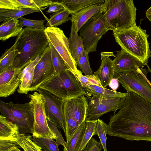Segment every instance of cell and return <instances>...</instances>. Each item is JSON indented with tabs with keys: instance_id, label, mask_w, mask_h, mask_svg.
I'll list each match as a JSON object with an SVG mask.
<instances>
[{
	"instance_id": "1",
	"label": "cell",
	"mask_w": 151,
	"mask_h": 151,
	"mask_svg": "<svg viewBox=\"0 0 151 151\" xmlns=\"http://www.w3.org/2000/svg\"><path fill=\"white\" fill-rule=\"evenodd\" d=\"M122 107L110 116L107 134L130 141H151V103L133 91Z\"/></svg>"
},
{
	"instance_id": "2",
	"label": "cell",
	"mask_w": 151,
	"mask_h": 151,
	"mask_svg": "<svg viewBox=\"0 0 151 151\" xmlns=\"http://www.w3.org/2000/svg\"><path fill=\"white\" fill-rule=\"evenodd\" d=\"M14 44L15 58L12 65L24 68L43 53L49 41L45 30L26 27L17 36Z\"/></svg>"
},
{
	"instance_id": "3",
	"label": "cell",
	"mask_w": 151,
	"mask_h": 151,
	"mask_svg": "<svg viewBox=\"0 0 151 151\" xmlns=\"http://www.w3.org/2000/svg\"><path fill=\"white\" fill-rule=\"evenodd\" d=\"M102 10L108 30L117 32L137 26V9L132 0H106Z\"/></svg>"
},
{
	"instance_id": "4",
	"label": "cell",
	"mask_w": 151,
	"mask_h": 151,
	"mask_svg": "<svg viewBox=\"0 0 151 151\" xmlns=\"http://www.w3.org/2000/svg\"><path fill=\"white\" fill-rule=\"evenodd\" d=\"M115 40L122 49L147 65L151 50L147 40L149 35L140 26L116 32H113Z\"/></svg>"
},
{
	"instance_id": "5",
	"label": "cell",
	"mask_w": 151,
	"mask_h": 151,
	"mask_svg": "<svg viewBox=\"0 0 151 151\" xmlns=\"http://www.w3.org/2000/svg\"><path fill=\"white\" fill-rule=\"evenodd\" d=\"M39 88L47 91L64 101L81 96H91L81 85L75 75L69 69L54 76Z\"/></svg>"
},
{
	"instance_id": "6",
	"label": "cell",
	"mask_w": 151,
	"mask_h": 151,
	"mask_svg": "<svg viewBox=\"0 0 151 151\" xmlns=\"http://www.w3.org/2000/svg\"><path fill=\"white\" fill-rule=\"evenodd\" d=\"M1 115L16 124L19 134L33 132L34 118L29 102L15 104L0 101Z\"/></svg>"
},
{
	"instance_id": "7",
	"label": "cell",
	"mask_w": 151,
	"mask_h": 151,
	"mask_svg": "<svg viewBox=\"0 0 151 151\" xmlns=\"http://www.w3.org/2000/svg\"><path fill=\"white\" fill-rule=\"evenodd\" d=\"M88 101L84 96L64 101L63 112L67 141L73 136L80 125L85 122Z\"/></svg>"
},
{
	"instance_id": "8",
	"label": "cell",
	"mask_w": 151,
	"mask_h": 151,
	"mask_svg": "<svg viewBox=\"0 0 151 151\" xmlns=\"http://www.w3.org/2000/svg\"><path fill=\"white\" fill-rule=\"evenodd\" d=\"M102 9L86 22L79 30V36L83 40L84 50L88 53L96 51L99 41L108 31L106 27L105 18Z\"/></svg>"
},
{
	"instance_id": "9",
	"label": "cell",
	"mask_w": 151,
	"mask_h": 151,
	"mask_svg": "<svg viewBox=\"0 0 151 151\" xmlns=\"http://www.w3.org/2000/svg\"><path fill=\"white\" fill-rule=\"evenodd\" d=\"M145 69L137 70L118 71L115 70L116 78L127 92L133 91L151 103V87L145 78Z\"/></svg>"
},
{
	"instance_id": "10",
	"label": "cell",
	"mask_w": 151,
	"mask_h": 151,
	"mask_svg": "<svg viewBox=\"0 0 151 151\" xmlns=\"http://www.w3.org/2000/svg\"><path fill=\"white\" fill-rule=\"evenodd\" d=\"M29 103L33 114L34 122L32 133L33 138H51L56 140L55 136L50 130L47 123L45 109V100L39 92L29 94Z\"/></svg>"
},
{
	"instance_id": "11",
	"label": "cell",
	"mask_w": 151,
	"mask_h": 151,
	"mask_svg": "<svg viewBox=\"0 0 151 151\" xmlns=\"http://www.w3.org/2000/svg\"><path fill=\"white\" fill-rule=\"evenodd\" d=\"M45 32L49 42L62 57L68 69L74 73H80L81 71L77 68L72 56L68 39L63 31L57 27H47Z\"/></svg>"
},
{
	"instance_id": "12",
	"label": "cell",
	"mask_w": 151,
	"mask_h": 151,
	"mask_svg": "<svg viewBox=\"0 0 151 151\" xmlns=\"http://www.w3.org/2000/svg\"><path fill=\"white\" fill-rule=\"evenodd\" d=\"M88 107L85 121L98 120L104 114L114 113L123 106L126 98H106L90 96H86Z\"/></svg>"
},
{
	"instance_id": "13",
	"label": "cell",
	"mask_w": 151,
	"mask_h": 151,
	"mask_svg": "<svg viewBox=\"0 0 151 151\" xmlns=\"http://www.w3.org/2000/svg\"><path fill=\"white\" fill-rule=\"evenodd\" d=\"M37 91L43 96L45 99L47 117L55 123L60 131V129H62L65 134V126L63 112L64 101L43 89L39 88Z\"/></svg>"
},
{
	"instance_id": "14",
	"label": "cell",
	"mask_w": 151,
	"mask_h": 151,
	"mask_svg": "<svg viewBox=\"0 0 151 151\" xmlns=\"http://www.w3.org/2000/svg\"><path fill=\"white\" fill-rule=\"evenodd\" d=\"M55 75V72L49 45L40 56V60L35 67L34 77L30 91H37L43 83Z\"/></svg>"
},
{
	"instance_id": "15",
	"label": "cell",
	"mask_w": 151,
	"mask_h": 151,
	"mask_svg": "<svg viewBox=\"0 0 151 151\" xmlns=\"http://www.w3.org/2000/svg\"><path fill=\"white\" fill-rule=\"evenodd\" d=\"M24 68L12 65L0 73V97H6L14 93L20 83V74Z\"/></svg>"
},
{
	"instance_id": "16",
	"label": "cell",
	"mask_w": 151,
	"mask_h": 151,
	"mask_svg": "<svg viewBox=\"0 0 151 151\" xmlns=\"http://www.w3.org/2000/svg\"><path fill=\"white\" fill-rule=\"evenodd\" d=\"M53 2L49 0H0V9L11 10L27 8L41 11Z\"/></svg>"
},
{
	"instance_id": "17",
	"label": "cell",
	"mask_w": 151,
	"mask_h": 151,
	"mask_svg": "<svg viewBox=\"0 0 151 151\" xmlns=\"http://www.w3.org/2000/svg\"><path fill=\"white\" fill-rule=\"evenodd\" d=\"M113 61L115 70L118 71L137 70L138 67L145 66L139 59L122 49L117 51Z\"/></svg>"
},
{
	"instance_id": "18",
	"label": "cell",
	"mask_w": 151,
	"mask_h": 151,
	"mask_svg": "<svg viewBox=\"0 0 151 151\" xmlns=\"http://www.w3.org/2000/svg\"><path fill=\"white\" fill-rule=\"evenodd\" d=\"M101 63L98 70L95 72L94 75L100 81L103 87L109 85L114 78L115 68L113 60L109 56L114 55L113 52H101Z\"/></svg>"
},
{
	"instance_id": "19",
	"label": "cell",
	"mask_w": 151,
	"mask_h": 151,
	"mask_svg": "<svg viewBox=\"0 0 151 151\" xmlns=\"http://www.w3.org/2000/svg\"><path fill=\"white\" fill-rule=\"evenodd\" d=\"M103 4H97L89 6L75 13L71 14V23L73 24L78 32L86 22L101 10Z\"/></svg>"
},
{
	"instance_id": "20",
	"label": "cell",
	"mask_w": 151,
	"mask_h": 151,
	"mask_svg": "<svg viewBox=\"0 0 151 151\" xmlns=\"http://www.w3.org/2000/svg\"><path fill=\"white\" fill-rule=\"evenodd\" d=\"M19 20L14 19L4 21L0 27V40L5 41L9 38L18 36L23 29L19 23Z\"/></svg>"
},
{
	"instance_id": "21",
	"label": "cell",
	"mask_w": 151,
	"mask_h": 151,
	"mask_svg": "<svg viewBox=\"0 0 151 151\" xmlns=\"http://www.w3.org/2000/svg\"><path fill=\"white\" fill-rule=\"evenodd\" d=\"M72 23L68 39L69 45L72 56L76 62L79 56L84 51L83 40L78 34Z\"/></svg>"
},
{
	"instance_id": "22",
	"label": "cell",
	"mask_w": 151,
	"mask_h": 151,
	"mask_svg": "<svg viewBox=\"0 0 151 151\" xmlns=\"http://www.w3.org/2000/svg\"><path fill=\"white\" fill-rule=\"evenodd\" d=\"M60 1L65 9L71 14L89 6L97 4H103L105 0H63Z\"/></svg>"
},
{
	"instance_id": "23",
	"label": "cell",
	"mask_w": 151,
	"mask_h": 151,
	"mask_svg": "<svg viewBox=\"0 0 151 151\" xmlns=\"http://www.w3.org/2000/svg\"><path fill=\"white\" fill-rule=\"evenodd\" d=\"M86 91L93 96L106 98H126L127 93L114 91L100 86L91 85L85 88Z\"/></svg>"
},
{
	"instance_id": "24",
	"label": "cell",
	"mask_w": 151,
	"mask_h": 151,
	"mask_svg": "<svg viewBox=\"0 0 151 151\" xmlns=\"http://www.w3.org/2000/svg\"><path fill=\"white\" fill-rule=\"evenodd\" d=\"M85 122L79 126L76 132L64 147L63 151H77L81 143L85 132Z\"/></svg>"
},
{
	"instance_id": "25",
	"label": "cell",
	"mask_w": 151,
	"mask_h": 151,
	"mask_svg": "<svg viewBox=\"0 0 151 151\" xmlns=\"http://www.w3.org/2000/svg\"><path fill=\"white\" fill-rule=\"evenodd\" d=\"M19 134V128L15 123L1 114L0 138L12 137Z\"/></svg>"
},
{
	"instance_id": "26",
	"label": "cell",
	"mask_w": 151,
	"mask_h": 151,
	"mask_svg": "<svg viewBox=\"0 0 151 151\" xmlns=\"http://www.w3.org/2000/svg\"><path fill=\"white\" fill-rule=\"evenodd\" d=\"M41 11L29 8H22L17 9L4 10L0 9V21L9 19L18 20L23 16L35 12Z\"/></svg>"
},
{
	"instance_id": "27",
	"label": "cell",
	"mask_w": 151,
	"mask_h": 151,
	"mask_svg": "<svg viewBox=\"0 0 151 151\" xmlns=\"http://www.w3.org/2000/svg\"><path fill=\"white\" fill-rule=\"evenodd\" d=\"M70 14V13L65 9L53 13L47 19L46 26L48 27H57L68 21L71 20V17H69Z\"/></svg>"
},
{
	"instance_id": "28",
	"label": "cell",
	"mask_w": 151,
	"mask_h": 151,
	"mask_svg": "<svg viewBox=\"0 0 151 151\" xmlns=\"http://www.w3.org/2000/svg\"><path fill=\"white\" fill-rule=\"evenodd\" d=\"M16 141L24 151H43L32 140L31 136L19 134L16 137Z\"/></svg>"
},
{
	"instance_id": "29",
	"label": "cell",
	"mask_w": 151,
	"mask_h": 151,
	"mask_svg": "<svg viewBox=\"0 0 151 151\" xmlns=\"http://www.w3.org/2000/svg\"><path fill=\"white\" fill-rule=\"evenodd\" d=\"M85 132L80 146L77 151H83L87 145L94 135H97L96 127L97 120L85 121Z\"/></svg>"
},
{
	"instance_id": "30",
	"label": "cell",
	"mask_w": 151,
	"mask_h": 151,
	"mask_svg": "<svg viewBox=\"0 0 151 151\" xmlns=\"http://www.w3.org/2000/svg\"><path fill=\"white\" fill-rule=\"evenodd\" d=\"M49 46L55 75L58 76L63 71L68 69L62 57L49 42Z\"/></svg>"
},
{
	"instance_id": "31",
	"label": "cell",
	"mask_w": 151,
	"mask_h": 151,
	"mask_svg": "<svg viewBox=\"0 0 151 151\" xmlns=\"http://www.w3.org/2000/svg\"><path fill=\"white\" fill-rule=\"evenodd\" d=\"M15 44L6 49L0 58V73L12 65L15 58Z\"/></svg>"
},
{
	"instance_id": "32",
	"label": "cell",
	"mask_w": 151,
	"mask_h": 151,
	"mask_svg": "<svg viewBox=\"0 0 151 151\" xmlns=\"http://www.w3.org/2000/svg\"><path fill=\"white\" fill-rule=\"evenodd\" d=\"M35 66L31 68L22 78L21 83L17 90L18 93L26 94L30 91L34 77Z\"/></svg>"
},
{
	"instance_id": "33",
	"label": "cell",
	"mask_w": 151,
	"mask_h": 151,
	"mask_svg": "<svg viewBox=\"0 0 151 151\" xmlns=\"http://www.w3.org/2000/svg\"><path fill=\"white\" fill-rule=\"evenodd\" d=\"M73 73L79 80L82 87L84 88L91 85L103 87L99 78L94 74L84 76L81 71L78 73Z\"/></svg>"
},
{
	"instance_id": "34",
	"label": "cell",
	"mask_w": 151,
	"mask_h": 151,
	"mask_svg": "<svg viewBox=\"0 0 151 151\" xmlns=\"http://www.w3.org/2000/svg\"><path fill=\"white\" fill-rule=\"evenodd\" d=\"M32 140L45 151H59L54 139L51 138H33Z\"/></svg>"
},
{
	"instance_id": "35",
	"label": "cell",
	"mask_w": 151,
	"mask_h": 151,
	"mask_svg": "<svg viewBox=\"0 0 151 151\" xmlns=\"http://www.w3.org/2000/svg\"><path fill=\"white\" fill-rule=\"evenodd\" d=\"M88 54L84 51L79 56L76 63L85 75H92L93 74L89 63Z\"/></svg>"
},
{
	"instance_id": "36",
	"label": "cell",
	"mask_w": 151,
	"mask_h": 151,
	"mask_svg": "<svg viewBox=\"0 0 151 151\" xmlns=\"http://www.w3.org/2000/svg\"><path fill=\"white\" fill-rule=\"evenodd\" d=\"M107 125L102 119H98L96 127L97 135L100 140L104 151H107L106 142L107 134Z\"/></svg>"
},
{
	"instance_id": "37",
	"label": "cell",
	"mask_w": 151,
	"mask_h": 151,
	"mask_svg": "<svg viewBox=\"0 0 151 151\" xmlns=\"http://www.w3.org/2000/svg\"><path fill=\"white\" fill-rule=\"evenodd\" d=\"M19 20V25L22 28L23 27H26L35 29L45 30L46 27L44 25L45 21V20H32L21 17Z\"/></svg>"
},
{
	"instance_id": "38",
	"label": "cell",
	"mask_w": 151,
	"mask_h": 151,
	"mask_svg": "<svg viewBox=\"0 0 151 151\" xmlns=\"http://www.w3.org/2000/svg\"><path fill=\"white\" fill-rule=\"evenodd\" d=\"M17 135L5 138H0V151H4L14 147L21 148L16 141Z\"/></svg>"
},
{
	"instance_id": "39",
	"label": "cell",
	"mask_w": 151,
	"mask_h": 151,
	"mask_svg": "<svg viewBox=\"0 0 151 151\" xmlns=\"http://www.w3.org/2000/svg\"><path fill=\"white\" fill-rule=\"evenodd\" d=\"M49 127L52 133L55 136L56 143L58 146L62 145L64 147L66 142L64 140L60 131L58 129L55 123L48 117H47Z\"/></svg>"
},
{
	"instance_id": "40",
	"label": "cell",
	"mask_w": 151,
	"mask_h": 151,
	"mask_svg": "<svg viewBox=\"0 0 151 151\" xmlns=\"http://www.w3.org/2000/svg\"><path fill=\"white\" fill-rule=\"evenodd\" d=\"M103 148L101 142L92 138L83 151H101Z\"/></svg>"
},
{
	"instance_id": "41",
	"label": "cell",
	"mask_w": 151,
	"mask_h": 151,
	"mask_svg": "<svg viewBox=\"0 0 151 151\" xmlns=\"http://www.w3.org/2000/svg\"><path fill=\"white\" fill-rule=\"evenodd\" d=\"M65 9L61 1H53L50 5L48 10L46 12L47 13H55Z\"/></svg>"
},
{
	"instance_id": "42",
	"label": "cell",
	"mask_w": 151,
	"mask_h": 151,
	"mask_svg": "<svg viewBox=\"0 0 151 151\" xmlns=\"http://www.w3.org/2000/svg\"><path fill=\"white\" fill-rule=\"evenodd\" d=\"M109 86L113 91H116L119 86V82L116 78H113L111 81Z\"/></svg>"
},
{
	"instance_id": "43",
	"label": "cell",
	"mask_w": 151,
	"mask_h": 151,
	"mask_svg": "<svg viewBox=\"0 0 151 151\" xmlns=\"http://www.w3.org/2000/svg\"><path fill=\"white\" fill-rule=\"evenodd\" d=\"M146 14L147 19L151 22V6L147 10Z\"/></svg>"
},
{
	"instance_id": "44",
	"label": "cell",
	"mask_w": 151,
	"mask_h": 151,
	"mask_svg": "<svg viewBox=\"0 0 151 151\" xmlns=\"http://www.w3.org/2000/svg\"><path fill=\"white\" fill-rule=\"evenodd\" d=\"M4 151H21L17 147H14Z\"/></svg>"
},
{
	"instance_id": "45",
	"label": "cell",
	"mask_w": 151,
	"mask_h": 151,
	"mask_svg": "<svg viewBox=\"0 0 151 151\" xmlns=\"http://www.w3.org/2000/svg\"><path fill=\"white\" fill-rule=\"evenodd\" d=\"M147 72H148L147 70H146V69H145L144 72V76L146 78V80L148 83L150 85L151 87V83L147 79Z\"/></svg>"
},
{
	"instance_id": "46",
	"label": "cell",
	"mask_w": 151,
	"mask_h": 151,
	"mask_svg": "<svg viewBox=\"0 0 151 151\" xmlns=\"http://www.w3.org/2000/svg\"><path fill=\"white\" fill-rule=\"evenodd\" d=\"M146 66H147L148 68V69L147 70L148 72L151 73V69L149 67L148 65H147Z\"/></svg>"
}]
</instances>
